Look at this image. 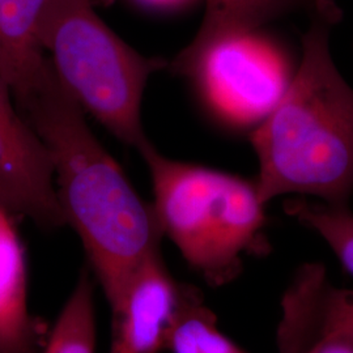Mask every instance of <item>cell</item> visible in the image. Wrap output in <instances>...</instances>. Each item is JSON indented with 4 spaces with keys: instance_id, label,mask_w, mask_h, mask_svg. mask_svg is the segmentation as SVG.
Segmentation results:
<instances>
[{
    "instance_id": "6da1fadb",
    "label": "cell",
    "mask_w": 353,
    "mask_h": 353,
    "mask_svg": "<svg viewBox=\"0 0 353 353\" xmlns=\"http://www.w3.org/2000/svg\"><path fill=\"white\" fill-rule=\"evenodd\" d=\"M14 102L50 151L65 224L114 312L141 263L160 249L164 236L153 207L92 132L49 58L37 83Z\"/></svg>"
},
{
    "instance_id": "7a4b0ae2",
    "label": "cell",
    "mask_w": 353,
    "mask_h": 353,
    "mask_svg": "<svg viewBox=\"0 0 353 353\" xmlns=\"http://www.w3.org/2000/svg\"><path fill=\"white\" fill-rule=\"evenodd\" d=\"M343 19L338 3L309 14L303 54L271 113L252 134L255 183L265 205L309 195L348 205L353 194V88L334 63L330 37Z\"/></svg>"
},
{
    "instance_id": "3957f363",
    "label": "cell",
    "mask_w": 353,
    "mask_h": 353,
    "mask_svg": "<svg viewBox=\"0 0 353 353\" xmlns=\"http://www.w3.org/2000/svg\"><path fill=\"white\" fill-rule=\"evenodd\" d=\"M151 174L157 223L208 285L232 283L248 255L265 249V204L255 181L139 150Z\"/></svg>"
},
{
    "instance_id": "277c9868",
    "label": "cell",
    "mask_w": 353,
    "mask_h": 353,
    "mask_svg": "<svg viewBox=\"0 0 353 353\" xmlns=\"http://www.w3.org/2000/svg\"><path fill=\"white\" fill-rule=\"evenodd\" d=\"M41 42L79 106L139 151L148 141L140 115L144 89L169 62L144 57L127 45L94 11L92 0H50Z\"/></svg>"
},
{
    "instance_id": "5b68a950",
    "label": "cell",
    "mask_w": 353,
    "mask_h": 353,
    "mask_svg": "<svg viewBox=\"0 0 353 353\" xmlns=\"http://www.w3.org/2000/svg\"><path fill=\"white\" fill-rule=\"evenodd\" d=\"M190 77L214 110L230 122L258 125L290 84L284 59L255 33L220 42L188 61H169Z\"/></svg>"
},
{
    "instance_id": "8992f818",
    "label": "cell",
    "mask_w": 353,
    "mask_h": 353,
    "mask_svg": "<svg viewBox=\"0 0 353 353\" xmlns=\"http://www.w3.org/2000/svg\"><path fill=\"white\" fill-rule=\"evenodd\" d=\"M12 97L0 79V205L43 230L65 227L50 151Z\"/></svg>"
},
{
    "instance_id": "52a82bcc",
    "label": "cell",
    "mask_w": 353,
    "mask_h": 353,
    "mask_svg": "<svg viewBox=\"0 0 353 353\" xmlns=\"http://www.w3.org/2000/svg\"><path fill=\"white\" fill-rule=\"evenodd\" d=\"M183 285L166 268L160 249L141 263L113 313L109 353H159L182 299Z\"/></svg>"
},
{
    "instance_id": "ba28073f",
    "label": "cell",
    "mask_w": 353,
    "mask_h": 353,
    "mask_svg": "<svg viewBox=\"0 0 353 353\" xmlns=\"http://www.w3.org/2000/svg\"><path fill=\"white\" fill-rule=\"evenodd\" d=\"M46 326L28 303L26 252L12 214L0 205V353L42 351Z\"/></svg>"
},
{
    "instance_id": "9c48e42d",
    "label": "cell",
    "mask_w": 353,
    "mask_h": 353,
    "mask_svg": "<svg viewBox=\"0 0 353 353\" xmlns=\"http://www.w3.org/2000/svg\"><path fill=\"white\" fill-rule=\"evenodd\" d=\"M50 0H0V79L14 101L37 83L48 55L41 28Z\"/></svg>"
},
{
    "instance_id": "30bf717a",
    "label": "cell",
    "mask_w": 353,
    "mask_h": 353,
    "mask_svg": "<svg viewBox=\"0 0 353 353\" xmlns=\"http://www.w3.org/2000/svg\"><path fill=\"white\" fill-rule=\"evenodd\" d=\"M288 309L292 326L306 343L327 335L353 338V290L334 287L321 263L306 265L296 276Z\"/></svg>"
},
{
    "instance_id": "8fae6325",
    "label": "cell",
    "mask_w": 353,
    "mask_h": 353,
    "mask_svg": "<svg viewBox=\"0 0 353 353\" xmlns=\"http://www.w3.org/2000/svg\"><path fill=\"white\" fill-rule=\"evenodd\" d=\"M335 0H205V12L196 36L174 59L188 61L214 45L255 33L259 28L290 13L307 16Z\"/></svg>"
},
{
    "instance_id": "7c38bea8",
    "label": "cell",
    "mask_w": 353,
    "mask_h": 353,
    "mask_svg": "<svg viewBox=\"0 0 353 353\" xmlns=\"http://www.w3.org/2000/svg\"><path fill=\"white\" fill-rule=\"evenodd\" d=\"M166 350L173 353H248L225 336L196 290L183 285Z\"/></svg>"
},
{
    "instance_id": "4fadbf2b",
    "label": "cell",
    "mask_w": 353,
    "mask_h": 353,
    "mask_svg": "<svg viewBox=\"0 0 353 353\" xmlns=\"http://www.w3.org/2000/svg\"><path fill=\"white\" fill-rule=\"evenodd\" d=\"M94 284L90 271L84 270L41 353H96Z\"/></svg>"
},
{
    "instance_id": "5bb4252c",
    "label": "cell",
    "mask_w": 353,
    "mask_h": 353,
    "mask_svg": "<svg viewBox=\"0 0 353 353\" xmlns=\"http://www.w3.org/2000/svg\"><path fill=\"white\" fill-rule=\"evenodd\" d=\"M287 211L326 241L353 276V212L348 205L293 201L287 205Z\"/></svg>"
},
{
    "instance_id": "9a60e30c",
    "label": "cell",
    "mask_w": 353,
    "mask_h": 353,
    "mask_svg": "<svg viewBox=\"0 0 353 353\" xmlns=\"http://www.w3.org/2000/svg\"><path fill=\"white\" fill-rule=\"evenodd\" d=\"M300 353H353V338L343 335L322 336Z\"/></svg>"
},
{
    "instance_id": "2e32d148",
    "label": "cell",
    "mask_w": 353,
    "mask_h": 353,
    "mask_svg": "<svg viewBox=\"0 0 353 353\" xmlns=\"http://www.w3.org/2000/svg\"><path fill=\"white\" fill-rule=\"evenodd\" d=\"M138 1L152 8H168V7L176 6L183 0H138Z\"/></svg>"
}]
</instances>
